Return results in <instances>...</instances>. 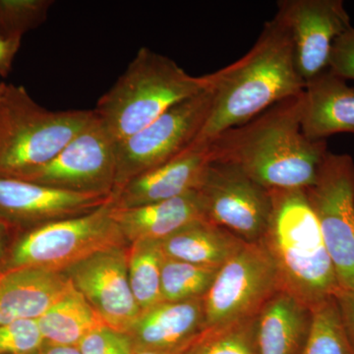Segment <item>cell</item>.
Here are the masks:
<instances>
[{"label":"cell","mask_w":354,"mask_h":354,"mask_svg":"<svg viewBox=\"0 0 354 354\" xmlns=\"http://www.w3.org/2000/svg\"><path fill=\"white\" fill-rule=\"evenodd\" d=\"M39 354H81L78 346H55V344H46L39 349Z\"/></svg>","instance_id":"34"},{"label":"cell","mask_w":354,"mask_h":354,"mask_svg":"<svg viewBox=\"0 0 354 354\" xmlns=\"http://www.w3.org/2000/svg\"><path fill=\"white\" fill-rule=\"evenodd\" d=\"M212 160L209 144H194L174 160L125 183L113 194L114 206L134 208L194 192Z\"/></svg>","instance_id":"15"},{"label":"cell","mask_w":354,"mask_h":354,"mask_svg":"<svg viewBox=\"0 0 354 354\" xmlns=\"http://www.w3.org/2000/svg\"><path fill=\"white\" fill-rule=\"evenodd\" d=\"M116 143L95 115L48 164L12 177L57 189L113 195Z\"/></svg>","instance_id":"11"},{"label":"cell","mask_w":354,"mask_h":354,"mask_svg":"<svg viewBox=\"0 0 354 354\" xmlns=\"http://www.w3.org/2000/svg\"><path fill=\"white\" fill-rule=\"evenodd\" d=\"M113 199V195L60 190L16 177L0 176V223L15 234L53 221L85 215Z\"/></svg>","instance_id":"14"},{"label":"cell","mask_w":354,"mask_h":354,"mask_svg":"<svg viewBox=\"0 0 354 354\" xmlns=\"http://www.w3.org/2000/svg\"><path fill=\"white\" fill-rule=\"evenodd\" d=\"M81 354H132L131 339L125 333L102 326L93 330L78 344Z\"/></svg>","instance_id":"29"},{"label":"cell","mask_w":354,"mask_h":354,"mask_svg":"<svg viewBox=\"0 0 354 354\" xmlns=\"http://www.w3.org/2000/svg\"><path fill=\"white\" fill-rule=\"evenodd\" d=\"M53 4L51 0H0V35L21 41L43 24Z\"/></svg>","instance_id":"27"},{"label":"cell","mask_w":354,"mask_h":354,"mask_svg":"<svg viewBox=\"0 0 354 354\" xmlns=\"http://www.w3.org/2000/svg\"><path fill=\"white\" fill-rule=\"evenodd\" d=\"M29 354H39V351H38V353H29Z\"/></svg>","instance_id":"37"},{"label":"cell","mask_w":354,"mask_h":354,"mask_svg":"<svg viewBox=\"0 0 354 354\" xmlns=\"http://www.w3.org/2000/svg\"><path fill=\"white\" fill-rule=\"evenodd\" d=\"M113 199L99 209L17 232L6 269L32 267L66 271L90 256L129 243L113 215Z\"/></svg>","instance_id":"6"},{"label":"cell","mask_w":354,"mask_h":354,"mask_svg":"<svg viewBox=\"0 0 354 354\" xmlns=\"http://www.w3.org/2000/svg\"><path fill=\"white\" fill-rule=\"evenodd\" d=\"M335 299L339 305L344 329L354 348V290H341L337 293Z\"/></svg>","instance_id":"31"},{"label":"cell","mask_w":354,"mask_h":354,"mask_svg":"<svg viewBox=\"0 0 354 354\" xmlns=\"http://www.w3.org/2000/svg\"><path fill=\"white\" fill-rule=\"evenodd\" d=\"M127 259L130 288L140 310L143 311L162 302V265L165 255L160 241L130 243Z\"/></svg>","instance_id":"23"},{"label":"cell","mask_w":354,"mask_h":354,"mask_svg":"<svg viewBox=\"0 0 354 354\" xmlns=\"http://www.w3.org/2000/svg\"><path fill=\"white\" fill-rule=\"evenodd\" d=\"M301 354H354L335 297L312 310L311 328Z\"/></svg>","instance_id":"26"},{"label":"cell","mask_w":354,"mask_h":354,"mask_svg":"<svg viewBox=\"0 0 354 354\" xmlns=\"http://www.w3.org/2000/svg\"><path fill=\"white\" fill-rule=\"evenodd\" d=\"M311 323L312 310L288 291L279 290L258 314V354H301Z\"/></svg>","instance_id":"20"},{"label":"cell","mask_w":354,"mask_h":354,"mask_svg":"<svg viewBox=\"0 0 354 354\" xmlns=\"http://www.w3.org/2000/svg\"><path fill=\"white\" fill-rule=\"evenodd\" d=\"M46 344L77 346L84 337L104 325L73 285L38 319Z\"/></svg>","instance_id":"22"},{"label":"cell","mask_w":354,"mask_h":354,"mask_svg":"<svg viewBox=\"0 0 354 354\" xmlns=\"http://www.w3.org/2000/svg\"><path fill=\"white\" fill-rule=\"evenodd\" d=\"M329 70L344 80L354 81V28L335 39L330 53Z\"/></svg>","instance_id":"30"},{"label":"cell","mask_w":354,"mask_h":354,"mask_svg":"<svg viewBox=\"0 0 354 354\" xmlns=\"http://www.w3.org/2000/svg\"><path fill=\"white\" fill-rule=\"evenodd\" d=\"M277 15L290 32L297 71L305 83L329 69L335 39L353 27L342 0H281Z\"/></svg>","instance_id":"12"},{"label":"cell","mask_w":354,"mask_h":354,"mask_svg":"<svg viewBox=\"0 0 354 354\" xmlns=\"http://www.w3.org/2000/svg\"><path fill=\"white\" fill-rule=\"evenodd\" d=\"M209 76L211 111L194 144L209 143L274 104L301 94L306 86L297 71L290 32L277 14L243 57Z\"/></svg>","instance_id":"2"},{"label":"cell","mask_w":354,"mask_h":354,"mask_svg":"<svg viewBox=\"0 0 354 354\" xmlns=\"http://www.w3.org/2000/svg\"><path fill=\"white\" fill-rule=\"evenodd\" d=\"M44 344L38 321L35 319L0 325V354L38 353Z\"/></svg>","instance_id":"28"},{"label":"cell","mask_w":354,"mask_h":354,"mask_svg":"<svg viewBox=\"0 0 354 354\" xmlns=\"http://www.w3.org/2000/svg\"><path fill=\"white\" fill-rule=\"evenodd\" d=\"M281 290L278 269L262 239L244 241L221 266L203 297L204 329L258 315Z\"/></svg>","instance_id":"7"},{"label":"cell","mask_w":354,"mask_h":354,"mask_svg":"<svg viewBox=\"0 0 354 354\" xmlns=\"http://www.w3.org/2000/svg\"><path fill=\"white\" fill-rule=\"evenodd\" d=\"M301 125L313 141L337 133L354 134V88L329 69L312 79L305 86Z\"/></svg>","instance_id":"18"},{"label":"cell","mask_w":354,"mask_h":354,"mask_svg":"<svg viewBox=\"0 0 354 354\" xmlns=\"http://www.w3.org/2000/svg\"><path fill=\"white\" fill-rule=\"evenodd\" d=\"M111 215L129 244L140 241H162L181 228L205 220L197 191L134 208H116L113 204Z\"/></svg>","instance_id":"19"},{"label":"cell","mask_w":354,"mask_h":354,"mask_svg":"<svg viewBox=\"0 0 354 354\" xmlns=\"http://www.w3.org/2000/svg\"><path fill=\"white\" fill-rule=\"evenodd\" d=\"M244 241L206 220L195 221L160 241L165 258L220 268Z\"/></svg>","instance_id":"21"},{"label":"cell","mask_w":354,"mask_h":354,"mask_svg":"<svg viewBox=\"0 0 354 354\" xmlns=\"http://www.w3.org/2000/svg\"><path fill=\"white\" fill-rule=\"evenodd\" d=\"M178 351H157V349L133 348L132 354H179Z\"/></svg>","instance_id":"35"},{"label":"cell","mask_w":354,"mask_h":354,"mask_svg":"<svg viewBox=\"0 0 354 354\" xmlns=\"http://www.w3.org/2000/svg\"><path fill=\"white\" fill-rule=\"evenodd\" d=\"M209 83V74L190 75L171 58L142 48L93 111L118 144Z\"/></svg>","instance_id":"4"},{"label":"cell","mask_w":354,"mask_h":354,"mask_svg":"<svg viewBox=\"0 0 354 354\" xmlns=\"http://www.w3.org/2000/svg\"><path fill=\"white\" fill-rule=\"evenodd\" d=\"M2 84H0V92H1Z\"/></svg>","instance_id":"36"},{"label":"cell","mask_w":354,"mask_h":354,"mask_svg":"<svg viewBox=\"0 0 354 354\" xmlns=\"http://www.w3.org/2000/svg\"><path fill=\"white\" fill-rule=\"evenodd\" d=\"M258 315L207 328L201 330L179 354H258Z\"/></svg>","instance_id":"24"},{"label":"cell","mask_w":354,"mask_h":354,"mask_svg":"<svg viewBox=\"0 0 354 354\" xmlns=\"http://www.w3.org/2000/svg\"><path fill=\"white\" fill-rule=\"evenodd\" d=\"M212 102L213 94L209 86L167 109L141 131L116 144L113 194L134 177L174 160L194 145L208 120Z\"/></svg>","instance_id":"8"},{"label":"cell","mask_w":354,"mask_h":354,"mask_svg":"<svg viewBox=\"0 0 354 354\" xmlns=\"http://www.w3.org/2000/svg\"><path fill=\"white\" fill-rule=\"evenodd\" d=\"M72 288L62 272L21 267L0 272V325L38 320Z\"/></svg>","instance_id":"16"},{"label":"cell","mask_w":354,"mask_h":354,"mask_svg":"<svg viewBox=\"0 0 354 354\" xmlns=\"http://www.w3.org/2000/svg\"><path fill=\"white\" fill-rule=\"evenodd\" d=\"M272 209L262 241L281 290L313 310L341 291L334 265L305 189L270 190Z\"/></svg>","instance_id":"3"},{"label":"cell","mask_w":354,"mask_h":354,"mask_svg":"<svg viewBox=\"0 0 354 354\" xmlns=\"http://www.w3.org/2000/svg\"><path fill=\"white\" fill-rule=\"evenodd\" d=\"M93 118V111H48L24 87L2 84L0 176H17L48 164Z\"/></svg>","instance_id":"5"},{"label":"cell","mask_w":354,"mask_h":354,"mask_svg":"<svg viewBox=\"0 0 354 354\" xmlns=\"http://www.w3.org/2000/svg\"><path fill=\"white\" fill-rule=\"evenodd\" d=\"M127 248L95 253L64 272L102 323L125 334L141 312L128 279Z\"/></svg>","instance_id":"13"},{"label":"cell","mask_w":354,"mask_h":354,"mask_svg":"<svg viewBox=\"0 0 354 354\" xmlns=\"http://www.w3.org/2000/svg\"><path fill=\"white\" fill-rule=\"evenodd\" d=\"M205 328L203 298L162 301L140 312L127 335L133 348L178 351Z\"/></svg>","instance_id":"17"},{"label":"cell","mask_w":354,"mask_h":354,"mask_svg":"<svg viewBox=\"0 0 354 354\" xmlns=\"http://www.w3.org/2000/svg\"><path fill=\"white\" fill-rule=\"evenodd\" d=\"M20 44V39H7L0 35V74L2 76H7L10 71Z\"/></svg>","instance_id":"32"},{"label":"cell","mask_w":354,"mask_h":354,"mask_svg":"<svg viewBox=\"0 0 354 354\" xmlns=\"http://www.w3.org/2000/svg\"><path fill=\"white\" fill-rule=\"evenodd\" d=\"M318 220L339 288L354 290V162L328 152L316 183L305 189Z\"/></svg>","instance_id":"9"},{"label":"cell","mask_w":354,"mask_h":354,"mask_svg":"<svg viewBox=\"0 0 354 354\" xmlns=\"http://www.w3.org/2000/svg\"><path fill=\"white\" fill-rule=\"evenodd\" d=\"M218 269L165 257L162 265V301H185L204 297Z\"/></svg>","instance_id":"25"},{"label":"cell","mask_w":354,"mask_h":354,"mask_svg":"<svg viewBox=\"0 0 354 354\" xmlns=\"http://www.w3.org/2000/svg\"><path fill=\"white\" fill-rule=\"evenodd\" d=\"M197 193L205 220L246 242L264 237L271 215L270 191L236 165L212 160Z\"/></svg>","instance_id":"10"},{"label":"cell","mask_w":354,"mask_h":354,"mask_svg":"<svg viewBox=\"0 0 354 354\" xmlns=\"http://www.w3.org/2000/svg\"><path fill=\"white\" fill-rule=\"evenodd\" d=\"M304 93L274 104L252 120L209 142L216 162L239 167L267 190L307 189L316 183L327 142L305 136Z\"/></svg>","instance_id":"1"},{"label":"cell","mask_w":354,"mask_h":354,"mask_svg":"<svg viewBox=\"0 0 354 354\" xmlns=\"http://www.w3.org/2000/svg\"><path fill=\"white\" fill-rule=\"evenodd\" d=\"M15 234L12 230L6 227L3 223H0V272L6 269L7 255L11 244H8L11 235Z\"/></svg>","instance_id":"33"}]
</instances>
